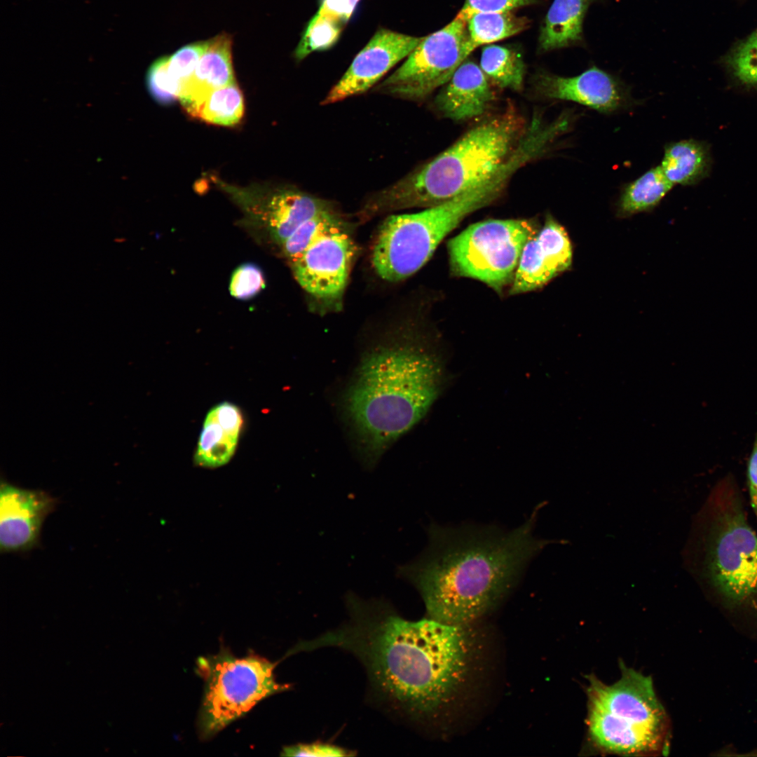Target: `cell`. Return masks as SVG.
Masks as SVG:
<instances>
[{
    "label": "cell",
    "mask_w": 757,
    "mask_h": 757,
    "mask_svg": "<svg viewBox=\"0 0 757 757\" xmlns=\"http://www.w3.org/2000/svg\"><path fill=\"white\" fill-rule=\"evenodd\" d=\"M350 615L340 627L303 641L292 651L337 647L363 664L374 689L395 709L430 717L453 700L468 676L473 638L468 626L429 618L410 621L386 601L346 596Z\"/></svg>",
    "instance_id": "1"
},
{
    "label": "cell",
    "mask_w": 757,
    "mask_h": 757,
    "mask_svg": "<svg viewBox=\"0 0 757 757\" xmlns=\"http://www.w3.org/2000/svg\"><path fill=\"white\" fill-rule=\"evenodd\" d=\"M536 512L509 532L491 528H429V546L397 573L418 590L428 618L466 626L510 592L545 545L533 536Z\"/></svg>",
    "instance_id": "2"
},
{
    "label": "cell",
    "mask_w": 757,
    "mask_h": 757,
    "mask_svg": "<svg viewBox=\"0 0 757 757\" xmlns=\"http://www.w3.org/2000/svg\"><path fill=\"white\" fill-rule=\"evenodd\" d=\"M442 371L437 357L409 338L395 337L361 358L343 397V409L367 466L427 413Z\"/></svg>",
    "instance_id": "3"
},
{
    "label": "cell",
    "mask_w": 757,
    "mask_h": 757,
    "mask_svg": "<svg viewBox=\"0 0 757 757\" xmlns=\"http://www.w3.org/2000/svg\"><path fill=\"white\" fill-rule=\"evenodd\" d=\"M688 550L689 567L712 602L730 615L757 620V534L733 476L709 493Z\"/></svg>",
    "instance_id": "4"
},
{
    "label": "cell",
    "mask_w": 757,
    "mask_h": 757,
    "mask_svg": "<svg viewBox=\"0 0 757 757\" xmlns=\"http://www.w3.org/2000/svg\"><path fill=\"white\" fill-rule=\"evenodd\" d=\"M527 124L512 107L482 121L430 161L376 193L365 210L427 208L451 199L496 172L514 151Z\"/></svg>",
    "instance_id": "5"
},
{
    "label": "cell",
    "mask_w": 757,
    "mask_h": 757,
    "mask_svg": "<svg viewBox=\"0 0 757 757\" xmlns=\"http://www.w3.org/2000/svg\"><path fill=\"white\" fill-rule=\"evenodd\" d=\"M516 172L512 163H506L486 179L450 200L418 212L387 217L372 248L371 263L378 275L394 282L418 271L465 217L499 198Z\"/></svg>",
    "instance_id": "6"
},
{
    "label": "cell",
    "mask_w": 757,
    "mask_h": 757,
    "mask_svg": "<svg viewBox=\"0 0 757 757\" xmlns=\"http://www.w3.org/2000/svg\"><path fill=\"white\" fill-rule=\"evenodd\" d=\"M622 676L606 685L588 677L589 737L601 751L655 756L667 751L669 721L652 678L621 663Z\"/></svg>",
    "instance_id": "7"
},
{
    "label": "cell",
    "mask_w": 757,
    "mask_h": 757,
    "mask_svg": "<svg viewBox=\"0 0 757 757\" xmlns=\"http://www.w3.org/2000/svg\"><path fill=\"white\" fill-rule=\"evenodd\" d=\"M275 666L263 657L238 658L226 650L198 658L197 671L205 683L198 718L201 737H212L261 700L287 690L290 685L276 682Z\"/></svg>",
    "instance_id": "8"
},
{
    "label": "cell",
    "mask_w": 757,
    "mask_h": 757,
    "mask_svg": "<svg viewBox=\"0 0 757 757\" xmlns=\"http://www.w3.org/2000/svg\"><path fill=\"white\" fill-rule=\"evenodd\" d=\"M536 232L535 225L526 219L473 224L448 243L451 270L500 292L512 282L522 250Z\"/></svg>",
    "instance_id": "9"
},
{
    "label": "cell",
    "mask_w": 757,
    "mask_h": 757,
    "mask_svg": "<svg viewBox=\"0 0 757 757\" xmlns=\"http://www.w3.org/2000/svg\"><path fill=\"white\" fill-rule=\"evenodd\" d=\"M475 48L466 20L457 14L446 26L423 36L403 64L376 90L401 99L423 100L446 83Z\"/></svg>",
    "instance_id": "10"
},
{
    "label": "cell",
    "mask_w": 757,
    "mask_h": 757,
    "mask_svg": "<svg viewBox=\"0 0 757 757\" xmlns=\"http://www.w3.org/2000/svg\"><path fill=\"white\" fill-rule=\"evenodd\" d=\"M211 179L240 207L250 224L281 246L304 221L332 210L325 200L292 187L264 184L240 187L217 177Z\"/></svg>",
    "instance_id": "11"
},
{
    "label": "cell",
    "mask_w": 757,
    "mask_h": 757,
    "mask_svg": "<svg viewBox=\"0 0 757 757\" xmlns=\"http://www.w3.org/2000/svg\"><path fill=\"white\" fill-rule=\"evenodd\" d=\"M355 252L354 241L341 225L321 236L289 264L306 292L325 304H336L346 287Z\"/></svg>",
    "instance_id": "12"
},
{
    "label": "cell",
    "mask_w": 757,
    "mask_h": 757,
    "mask_svg": "<svg viewBox=\"0 0 757 757\" xmlns=\"http://www.w3.org/2000/svg\"><path fill=\"white\" fill-rule=\"evenodd\" d=\"M535 84L538 94L545 99L575 102L604 114L627 110L639 104L620 78L595 65L571 77L543 72Z\"/></svg>",
    "instance_id": "13"
},
{
    "label": "cell",
    "mask_w": 757,
    "mask_h": 757,
    "mask_svg": "<svg viewBox=\"0 0 757 757\" xmlns=\"http://www.w3.org/2000/svg\"><path fill=\"white\" fill-rule=\"evenodd\" d=\"M422 39L379 29L355 57L322 104H332L367 91L398 62L406 59Z\"/></svg>",
    "instance_id": "14"
},
{
    "label": "cell",
    "mask_w": 757,
    "mask_h": 757,
    "mask_svg": "<svg viewBox=\"0 0 757 757\" xmlns=\"http://www.w3.org/2000/svg\"><path fill=\"white\" fill-rule=\"evenodd\" d=\"M57 500L50 493L1 482L0 550L23 552L38 545L42 525Z\"/></svg>",
    "instance_id": "15"
},
{
    "label": "cell",
    "mask_w": 757,
    "mask_h": 757,
    "mask_svg": "<svg viewBox=\"0 0 757 757\" xmlns=\"http://www.w3.org/2000/svg\"><path fill=\"white\" fill-rule=\"evenodd\" d=\"M572 247L561 225L551 215L526 243L512 282L511 294L537 289L571 268Z\"/></svg>",
    "instance_id": "16"
},
{
    "label": "cell",
    "mask_w": 757,
    "mask_h": 757,
    "mask_svg": "<svg viewBox=\"0 0 757 757\" xmlns=\"http://www.w3.org/2000/svg\"><path fill=\"white\" fill-rule=\"evenodd\" d=\"M494 100L495 93L480 66L465 60L439 90L434 104L445 118L461 121L483 115Z\"/></svg>",
    "instance_id": "17"
},
{
    "label": "cell",
    "mask_w": 757,
    "mask_h": 757,
    "mask_svg": "<svg viewBox=\"0 0 757 757\" xmlns=\"http://www.w3.org/2000/svg\"><path fill=\"white\" fill-rule=\"evenodd\" d=\"M242 423L240 411L233 404L224 402L211 409L198 441L196 464L206 468L226 465L236 451Z\"/></svg>",
    "instance_id": "18"
},
{
    "label": "cell",
    "mask_w": 757,
    "mask_h": 757,
    "mask_svg": "<svg viewBox=\"0 0 757 757\" xmlns=\"http://www.w3.org/2000/svg\"><path fill=\"white\" fill-rule=\"evenodd\" d=\"M231 39L226 34L209 41L191 78L182 86L179 100L190 112L210 92L235 83Z\"/></svg>",
    "instance_id": "19"
},
{
    "label": "cell",
    "mask_w": 757,
    "mask_h": 757,
    "mask_svg": "<svg viewBox=\"0 0 757 757\" xmlns=\"http://www.w3.org/2000/svg\"><path fill=\"white\" fill-rule=\"evenodd\" d=\"M594 0H554L539 36L543 52L579 45L583 42V22Z\"/></svg>",
    "instance_id": "20"
},
{
    "label": "cell",
    "mask_w": 757,
    "mask_h": 757,
    "mask_svg": "<svg viewBox=\"0 0 757 757\" xmlns=\"http://www.w3.org/2000/svg\"><path fill=\"white\" fill-rule=\"evenodd\" d=\"M704 146L693 139L667 144L660 169L667 179L674 186L691 185L704 175L707 167Z\"/></svg>",
    "instance_id": "21"
},
{
    "label": "cell",
    "mask_w": 757,
    "mask_h": 757,
    "mask_svg": "<svg viewBox=\"0 0 757 757\" xmlns=\"http://www.w3.org/2000/svg\"><path fill=\"white\" fill-rule=\"evenodd\" d=\"M674 185L663 175L660 165L652 168L625 184L618 203V213L628 217L656 207Z\"/></svg>",
    "instance_id": "22"
},
{
    "label": "cell",
    "mask_w": 757,
    "mask_h": 757,
    "mask_svg": "<svg viewBox=\"0 0 757 757\" xmlns=\"http://www.w3.org/2000/svg\"><path fill=\"white\" fill-rule=\"evenodd\" d=\"M244 114L243 93L235 82L210 92L189 114L206 123L233 126Z\"/></svg>",
    "instance_id": "23"
},
{
    "label": "cell",
    "mask_w": 757,
    "mask_h": 757,
    "mask_svg": "<svg viewBox=\"0 0 757 757\" xmlns=\"http://www.w3.org/2000/svg\"><path fill=\"white\" fill-rule=\"evenodd\" d=\"M466 22L475 48L519 34L529 24L526 18L517 16L512 11L477 13L469 16Z\"/></svg>",
    "instance_id": "24"
},
{
    "label": "cell",
    "mask_w": 757,
    "mask_h": 757,
    "mask_svg": "<svg viewBox=\"0 0 757 757\" xmlns=\"http://www.w3.org/2000/svg\"><path fill=\"white\" fill-rule=\"evenodd\" d=\"M480 67L486 76L497 86L514 91L523 88L525 66L521 56L505 46L489 45L484 47Z\"/></svg>",
    "instance_id": "25"
},
{
    "label": "cell",
    "mask_w": 757,
    "mask_h": 757,
    "mask_svg": "<svg viewBox=\"0 0 757 757\" xmlns=\"http://www.w3.org/2000/svg\"><path fill=\"white\" fill-rule=\"evenodd\" d=\"M342 224L333 210L306 220L282 245L285 257L289 263L297 259L321 236Z\"/></svg>",
    "instance_id": "26"
},
{
    "label": "cell",
    "mask_w": 757,
    "mask_h": 757,
    "mask_svg": "<svg viewBox=\"0 0 757 757\" xmlns=\"http://www.w3.org/2000/svg\"><path fill=\"white\" fill-rule=\"evenodd\" d=\"M168 57H161L149 67L146 74V85L153 98L161 104H169L179 98L181 82L175 79L168 68Z\"/></svg>",
    "instance_id": "27"
},
{
    "label": "cell",
    "mask_w": 757,
    "mask_h": 757,
    "mask_svg": "<svg viewBox=\"0 0 757 757\" xmlns=\"http://www.w3.org/2000/svg\"><path fill=\"white\" fill-rule=\"evenodd\" d=\"M726 62L741 81L757 84V29L734 47Z\"/></svg>",
    "instance_id": "28"
},
{
    "label": "cell",
    "mask_w": 757,
    "mask_h": 757,
    "mask_svg": "<svg viewBox=\"0 0 757 757\" xmlns=\"http://www.w3.org/2000/svg\"><path fill=\"white\" fill-rule=\"evenodd\" d=\"M208 43L209 41L186 45L168 57V70L175 79L181 82L182 87L193 74Z\"/></svg>",
    "instance_id": "29"
},
{
    "label": "cell",
    "mask_w": 757,
    "mask_h": 757,
    "mask_svg": "<svg viewBox=\"0 0 757 757\" xmlns=\"http://www.w3.org/2000/svg\"><path fill=\"white\" fill-rule=\"evenodd\" d=\"M264 287L261 271L255 265L245 264L233 272L230 282V293L238 299L252 297Z\"/></svg>",
    "instance_id": "30"
},
{
    "label": "cell",
    "mask_w": 757,
    "mask_h": 757,
    "mask_svg": "<svg viewBox=\"0 0 757 757\" xmlns=\"http://www.w3.org/2000/svg\"><path fill=\"white\" fill-rule=\"evenodd\" d=\"M355 752L330 743L316 741L311 743H299L283 747L282 756L334 757L352 756Z\"/></svg>",
    "instance_id": "31"
},
{
    "label": "cell",
    "mask_w": 757,
    "mask_h": 757,
    "mask_svg": "<svg viewBox=\"0 0 757 757\" xmlns=\"http://www.w3.org/2000/svg\"><path fill=\"white\" fill-rule=\"evenodd\" d=\"M359 1L360 0H322L313 18L343 29Z\"/></svg>",
    "instance_id": "32"
},
{
    "label": "cell",
    "mask_w": 757,
    "mask_h": 757,
    "mask_svg": "<svg viewBox=\"0 0 757 757\" xmlns=\"http://www.w3.org/2000/svg\"><path fill=\"white\" fill-rule=\"evenodd\" d=\"M536 0H465L458 15L466 20L477 13L512 11L533 4Z\"/></svg>",
    "instance_id": "33"
},
{
    "label": "cell",
    "mask_w": 757,
    "mask_h": 757,
    "mask_svg": "<svg viewBox=\"0 0 757 757\" xmlns=\"http://www.w3.org/2000/svg\"><path fill=\"white\" fill-rule=\"evenodd\" d=\"M746 472L750 505L757 519V435L748 461Z\"/></svg>",
    "instance_id": "34"
}]
</instances>
